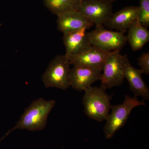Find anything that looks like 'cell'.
Returning <instances> with one entry per match:
<instances>
[{
    "mask_svg": "<svg viewBox=\"0 0 149 149\" xmlns=\"http://www.w3.org/2000/svg\"><path fill=\"white\" fill-rule=\"evenodd\" d=\"M88 36L91 45L108 53L121 50L127 43L124 33L108 30L104 26L96 27L88 32Z\"/></svg>",
    "mask_w": 149,
    "mask_h": 149,
    "instance_id": "5",
    "label": "cell"
},
{
    "mask_svg": "<svg viewBox=\"0 0 149 149\" xmlns=\"http://www.w3.org/2000/svg\"><path fill=\"white\" fill-rule=\"evenodd\" d=\"M123 66L124 78L128 80L130 91L135 96L142 97L144 100H148L149 89L142 77L143 72L131 65L127 55H123Z\"/></svg>",
    "mask_w": 149,
    "mask_h": 149,
    "instance_id": "9",
    "label": "cell"
},
{
    "mask_svg": "<svg viewBox=\"0 0 149 149\" xmlns=\"http://www.w3.org/2000/svg\"><path fill=\"white\" fill-rule=\"evenodd\" d=\"M102 71L87 67L73 66L70 70V85L77 91H85L93 83L100 80Z\"/></svg>",
    "mask_w": 149,
    "mask_h": 149,
    "instance_id": "8",
    "label": "cell"
},
{
    "mask_svg": "<svg viewBox=\"0 0 149 149\" xmlns=\"http://www.w3.org/2000/svg\"><path fill=\"white\" fill-rule=\"evenodd\" d=\"M111 96L100 87H91L85 91L83 103L85 114L91 119L102 122L106 120L111 107Z\"/></svg>",
    "mask_w": 149,
    "mask_h": 149,
    "instance_id": "2",
    "label": "cell"
},
{
    "mask_svg": "<svg viewBox=\"0 0 149 149\" xmlns=\"http://www.w3.org/2000/svg\"><path fill=\"white\" fill-rule=\"evenodd\" d=\"M128 30L126 40L133 51L141 49L149 42V30L141 24L139 19L133 22Z\"/></svg>",
    "mask_w": 149,
    "mask_h": 149,
    "instance_id": "14",
    "label": "cell"
},
{
    "mask_svg": "<svg viewBox=\"0 0 149 149\" xmlns=\"http://www.w3.org/2000/svg\"><path fill=\"white\" fill-rule=\"evenodd\" d=\"M120 51L111 52L107 57L102 71L100 80L102 88L107 90L122 85L124 79L123 55Z\"/></svg>",
    "mask_w": 149,
    "mask_h": 149,
    "instance_id": "6",
    "label": "cell"
},
{
    "mask_svg": "<svg viewBox=\"0 0 149 149\" xmlns=\"http://www.w3.org/2000/svg\"><path fill=\"white\" fill-rule=\"evenodd\" d=\"M110 53L106 52L91 46L70 58V64L73 66L87 67L102 70L105 61Z\"/></svg>",
    "mask_w": 149,
    "mask_h": 149,
    "instance_id": "10",
    "label": "cell"
},
{
    "mask_svg": "<svg viewBox=\"0 0 149 149\" xmlns=\"http://www.w3.org/2000/svg\"><path fill=\"white\" fill-rule=\"evenodd\" d=\"M82 0H43L47 8L54 14L60 15L78 10Z\"/></svg>",
    "mask_w": 149,
    "mask_h": 149,
    "instance_id": "15",
    "label": "cell"
},
{
    "mask_svg": "<svg viewBox=\"0 0 149 149\" xmlns=\"http://www.w3.org/2000/svg\"><path fill=\"white\" fill-rule=\"evenodd\" d=\"M145 105L144 101H139L137 96L125 95L122 104L111 106V113H109L107 118L106 124L104 128L106 139H111L116 131L125 125L131 111L135 108Z\"/></svg>",
    "mask_w": 149,
    "mask_h": 149,
    "instance_id": "3",
    "label": "cell"
},
{
    "mask_svg": "<svg viewBox=\"0 0 149 149\" xmlns=\"http://www.w3.org/2000/svg\"><path fill=\"white\" fill-rule=\"evenodd\" d=\"M138 64L143 73L149 74V53H144L139 59Z\"/></svg>",
    "mask_w": 149,
    "mask_h": 149,
    "instance_id": "17",
    "label": "cell"
},
{
    "mask_svg": "<svg viewBox=\"0 0 149 149\" xmlns=\"http://www.w3.org/2000/svg\"><path fill=\"white\" fill-rule=\"evenodd\" d=\"M71 65L65 55L56 56L44 72L42 80L46 88L53 87L65 90L70 87L69 72Z\"/></svg>",
    "mask_w": 149,
    "mask_h": 149,
    "instance_id": "4",
    "label": "cell"
},
{
    "mask_svg": "<svg viewBox=\"0 0 149 149\" xmlns=\"http://www.w3.org/2000/svg\"><path fill=\"white\" fill-rule=\"evenodd\" d=\"M56 104L54 100L37 99L25 109L20 119L10 132L16 129L34 131L43 130L47 125L49 114Z\"/></svg>",
    "mask_w": 149,
    "mask_h": 149,
    "instance_id": "1",
    "label": "cell"
},
{
    "mask_svg": "<svg viewBox=\"0 0 149 149\" xmlns=\"http://www.w3.org/2000/svg\"><path fill=\"white\" fill-rule=\"evenodd\" d=\"M57 17L58 29L63 35L83 28L88 29L94 25L90 19L78 10L66 13Z\"/></svg>",
    "mask_w": 149,
    "mask_h": 149,
    "instance_id": "12",
    "label": "cell"
},
{
    "mask_svg": "<svg viewBox=\"0 0 149 149\" xmlns=\"http://www.w3.org/2000/svg\"><path fill=\"white\" fill-rule=\"evenodd\" d=\"M87 30L83 28L63 35V44L66 49L65 55L69 59L92 46Z\"/></svg>",
    "mask_w": 149,
    "mask_h": 149,
    "instance_id": "13",
    "label": "cell"
},
{
    "mask_svg": "<svg viewBox=\"0 0 149 149\" xmlns=\"http://www.w3.org/2000/svg\"><path fill=\"white\" fill-rule=\"evenodd\" d=\"M78 11L96 27L104 26L113 13L112 3L104 0H82Z\"/></svg>",
    "mask_w": 149,
    "mask_h": 149,
    "instance_id": "7",
    "label": "cell"
},
{
    "mask_svg": "<svg viewBox=\"0 0 149 149\" xmlns=\"http://www.w3.org/2000/svg\"><path fill=\"white\" fill-rule=\"evenodd\" d=\"M139 20L141 24L146 28L149 27V0H139Z\"/></svg>",
    "mask_w": 149,
    "mask_h": 149,
    "instance_id": "16",
    "label": "cell"
},
{
    "mask_svg": "<svg viewBox=\"0 0 149 149\" xmlns=\"http://www.w3.org/2000/svg\"><path fill=\"white\" fill-rule=\"evenodd\" d=\"M104 1H107L109 2L112 3L117 0H104Z\"/></svg>",
    "mask_w": 149,
    "mask_h": 149,
    "instance_id": "18",
    "label": "cell"
},
{
    "mask_svg": "<svg viewBox=\"0 0 149 149\" xmlns=\"http://www.w3.org/2000/svg\"><path fill=\"white\" fill-rule=\"evenodd\" d=\"M140 9L139 6L126 7L113 13L105 26L125 33L133 22L139 18Z\"/></svg>",
    "mask_w": 149,
    "mask_h": 149,
    "instance_id": "11",
    "label": "cell"
}]
</instances>
